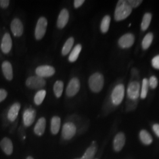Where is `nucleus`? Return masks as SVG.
Here are the masks:
<instances>
[{"mask_svg": "<svg viewBox=\"0 0 159 159\" xmlns=\"http://www.w3.org/2000/svg\"><path fill=\"white\" fill-rule=\"evenodd\" d=\"M21 108V104L18 102H14L8 109L7 114V119L10 122H14L17 119Z\"/></svg>", "mask_w": 159, "mask_h": 159, "instance_id": "15", "label": "nucleus"}, {"mask_svg": "<svg viewBox=\"0 0 159 159\" xmlns=\"http://www.w3.org/2000/svg\"><path fill=\"white\" fill-rule=\"evenodd\" d=\"M132 80L129 83L127 94L129 100L133 101H137L140 95V83L139 81V75L137 70L133 68L131 70Z\"/></svg>", "mask_w": 159, "mask_h": 159, "instance_id": "1", "label": "nucleus"}, {"mask_svg": "<svg viewBox=\"0 0 159 159\" xmlns=\"http://www.w3.org/2000/svg\"><path fill=\"white\" fill-rule=\"evenodd\" d=\"M10 29L14 36L20 37L23 34L24 25L22 21L18 18H15L12 20Z\"/></svg>", "mask_w": 159, "mask_h": 159, "instance_id": "11", "label": "nucleus"}, {"mask_svg": "<svg viewBox=\"0 0 159 159\" xmlns=\"http://www.w3.org/2000/svg\"><path fill=\"white\" fill-rule=\"evenodd\" d=\"M148 80V84H149V87L152 89H155L157 87L158 85V80L157 77L154 75H152L150 77Z\"/></svg>", "mask_w": 159, "mask_h": 159, "instance_id": "31", "label": "nucleus"}, {"mask_svg": "<svg viewBox=\"0 0 159 159\" xmlns=\"http://www.w3.org/2000/svg\"><path fill=\"white\" fill-rule=\"evenodd\" d=\"M64 90V83L61 80H57L53 86V91L55 96L60 98L63 94Z\"/></svg>", "mask_w": 159, "mask_h": 159, "instance_id": "24", "label": "nucleus"}, {"mask_svg": "<svg viewBox=\"0 0 159 159\" xmlns=\"http://www.w3.org/2000/svg\"><path fill=\"white\" fill-rule=\"evenodd\" d=\"M152 64L153 68L159 70V54L153 58L152 60Z\"/></svg>", "mask_w": 159, "mask_h": 159, "instance_id": "33", "label": "nucleus"}, {"mask_svg": "<svg viewBox=\"0 0 159 159\" xmlns=\"http://www.w3.org/2000/svg\"><path fill=\"white\" fill-rule=\"evenodd\" d=\"M12 47V41L11 35L9 33H6L4 34L1 40V50L4 54H7L11 51Z\"/></svg>", "mask_w": 159, "mask_h": 159, "instance_id": "14", "label": "nucleus"}, {"mask_svg": "<svg viewBox=\"0 0 159 159\" xmlns=\"http://www.w3.org/2000/svg\"><path fill=\"white\" fill-rule=\"evenodd\" d=\"M137 103V101H133V100H129L127 103V108L129 110L134 109L136 107Z\"/></svg>", "mask_w": 159, "mask_h": 159, "instance_id": "35", "label": "nucleus"}, {"mask_svg": "<svg viewBox=\"0 0 159 159\" xmlns=\"http://www.w3.org/2000/svg\"><path fill=\"white\" fill-rule=\"evenodd\" d=\"M61 119L58 116H54L51 120V132L53 135H56L60 129Z\"/></svg>", "mask_w": 159, "mask_h": 159, "instance_id": "20", "label": "nucleus"}, {"mask_svg": "<svg viewBox=\"0 0 159 159\" xmlns=\"http://www.w3.org/2000/svg\"><path fill=\"white\" fill-rule=\"evenodd\" d=\"M36 117V111L32 107L24 110L23 115V124L25 127H30L33 124Z\"/></svg>", "mask_w": 159, "mask_h": 159, "instance_id": "10", "label": "nucleus"}, {"mask_svg": "<svg viewBox=\"0 0 159 159\" xmlns=\"http://www.w3.org/2000/svg\"><path fill=\"white\" fill-rule=\"evenodd\" d=\"M104 84V79L102 74L95 73L92 74L89 79V85L93 93H99L102 91Z\"/></svg>", "mask_w": 159, "mask_h": 159, "instance_id": "3", "label": "nucleus"}, {"mask_svg": "<svg viewBox=\"0 0 159 159\" xmlns=\"http://www.w3.org/2000/svg\"><path fill=\"white\" fill-rule=\"evenodd\" d=\"M82 50V46L80 44H78L75 46L72 50L71 52H70V54L68 57V61L70 63H74L79 57L80 54Z\"/></svg>", "mask_w": 159, "mask_h": 159, "instance_id": "22", "label": "nucleus"}, {"mask_svg": "<svg viewBox=\"0 0 159 159\" xmlns=\"http://www.w3.org/2000/svg\"><path fill=\"white\" fill-rule=\"evenodd\" d=\"M111 22V17L108 15H106L102 20L101 24H100V30L102 33H106L108 32V30L110 28V25Z\"/></svg>", "mask_w": 159, "mask_h": 159, "instance_id": "25", "label": "nucleus"}, {"mask_svg": "<svg viewBox=\"0 0 159 159\" xmlns=\"http://www.w3.org/2000/svg\"><path fill=\"white\" fill-rule=\"evenodd\" d=\"M132 9L127 1L120 0L116 5L114 11L115 20L120 21L125 20L131 14Z\"/></svg>", "mask_w": 159, "mask_h": 159, "instance_id": "2", "label": "nucleus"}, {"mask_svg": "<svg viewBox=\"0 0 159 159\" xmlns=\"http://www.w3.org/2000/svg\"><path fill=\"white\" fill-rule=\"evenodd\" d=\"M84 0H75L74 1V7L75 8H79L84 3Z\"/></svg>", "mask_w": 159, "mask_h": 159, "instance_id": "37", "label": "nucleus"}, {"mask_svg": "<svg viewBox=\"0 0 159 159\" xmlns=\"http://www.w3.org/2000/svg\"><path fill=\"white\" fill-rule=\"evenodd\" d=\"M152 16L150 12H146L143 17L142 21L141 23V29L142 31H146L148 30L152 21Z\"/></svg>", "mask_w": 159, "mask_h": 159, "instance_id": "27", "label": "nucleus"}, {"mask_svg": "<svg viewBox=\"0 0 159 159\" xmlns=\"http://www.w3.org/2000/svg\"><path fill=\"white\" fill-rule=\"evenodd\" d=\"M139 136H140V139L143 144L146 145H149L152 143L153 141L152 137L151 136V135L147 131L142 130L140 132Z\"/></svg>", "mask_w": 159, "mask_h": 159, "instance_id": "28", "label": "nucleus"}, {"mask_svg": "<svg viewBox=\"0 0 159 159\" xmlns=\"http://www.w3.org/2000/svg\"><path fill=\"white\" fill-rule=\"evenodd\" d=\"M97 152V144L96 143L93 142L91 145L87 148L82 157V159H93Z\"/></svg>", "mask_w": 159, "mask_h": 159, "instance_id": "21", "label": "nucleus"}, {"mask_svg": "<svg viewBox=\"0 0 159 159\" xmlns=\"http://www.w3.org/2000/svg\"><path fill=\"white\" fill-rule=\"evenodd\" d=\"M125 87L123 84H119L114 88L111 94V102L114 106H119L125 97Z\"/></svg>", "mask_w": 159, "mask_h": 159, "instance_id": "4", "label": "nucleus"}, {"mask_svg": "<svg viewBox=\"0 0 159 159\" xmlns=\"http://www.w3.org/2000/svg\"><path fill=\"white\" fill-rule=\"evenodd\" d=\"M77 131L76 126L72 122L66 123L62 127L61 136L64 140H71L75 136Z\"/></svg>", "mask_w": 159, "mask_h": 159, "instance_id": "7", "label": "nucleus"}, {"mask_svg": "<svg viewBox=\"0 0 159 159\" xmlns=\"http://www.w3.org/2000/svg\"><path fill=\"white\" fill-rule=\"evenodd\" d=\"M82 159L81 158H76V159Z\"/></svg>", "mask_w": 159, "mask_h": 159, "instance_id": "40", "label": "nucleus"}, {"mask_svg": "<svg viewBox=\"0 0 159 159\" xmlns=\"http://www.w3.org/2000/svg\"><path fill=\"white\" fill-rule=\"evenodd\" d=\"M128 4L130 5L132 8H137L140 6L143 2L142 0H129L127 1Z\"/></svg>", "mask_w": 159, "mask_h": 159, "instance_id": "32", "label": "nucleus"}, {"mask_svg": "<svg viewBox=\"0 0 159 159\" xmlns=\"http://www.w3.org/2000/svg\"><path fill=\"white\" fill-rule=\"evenodd\" d=\"M46 120L42 117L38 120L34 127V132L35 135L38 136H42L46 130Z\"/></svg>", "mask_w": 159, "mask_h": 159, "instance_id": "19", "label": "nucleus"}, {"mask_svg": "<svg viewBox=\"0 0 159 159\" xmlns=\"http://www.w3.org/2000/svg\"><path fill=\"white\" fill-rule=\"evenodd\" d=\"M1 70L4 77L8 81L13 79V68L11 63L8 61H4L1 64Z\"/></svg>", "mask_w": 159, "mask_h": 159, "instance_id": "17", "label": "nucleus"}, {"mask_svg": "<svg viewBox=\"0 0 159 159\" xmlns=\"http://www.w3.org/2000/svg\"><path fill=\"white\" fill-rule=\"evenodd\" d=\"M74 39L73 37H71L68 38L66 43H64L62 48L61 54L63 56H67L68 53L70 52L71 50L73 48V46L74 45Z\"/></svg>", "mask_w": 159, "mask_h": 159, "instance_id": "23", "label": "nucleus"}, {"mask_svg": "<svg viewBox=\"0 0 159 159\" xmlns=\"http://www.w3.org/2000/svg\"><path fill=\"white\" fill-rule=\"evenodd\" d=\"M46 93H47V92L46 90H43V89L40 90L39 91H38L36 93L34 97V102L35 105L40 106L43 103L44 100L45 99Z\"/></svg>", "mask_w": 159, "mask_h": 159, "instance_id": "26", "label": "nucleus"}, {"mask_svg": "<svg viewBox=\"0 0 159 159\" xmlns=\"http://www.w3.org/2000/svg\"><path fill=\"white\" fill-rule=\"evenodd\" d=\"M25 85L30 89L37 90L42 89L46 85V81L37 75L31 76L26 80Z\"/></svg>", "mask_w": 159, "mask_h": 159, "instance_id": "6", "label": "nucleus"}, {"mask_svg": "<svg viewBox=\"0 0 159 159\" xmlns=\"http://www.w3.org/2000/svg\"><path fill=\"white\" fill-rule=\"evenodd\" d=\"M69 20V12L67 8H63L57 18V26L59 29H63L66 26Z\"/></svg>", "mask_w": 159, "mask_h": 159, "instance_id": "16", "label": "nucleus"}, {"mask_svg": "<svg viewBox=\"0 0 159 159\" xmlns=\"http://www.w3.org/2000/svg\"><path fill=\"white\" fill-rule=\"evenodd\" d=\"M148 88H149L148 80V79L144 78L143 80L142 89H141L140 95V97L142 99H144L146 98L148 95Z\"/></svg>", "mask_w": 159, "mask_h": 159, "instance_id": "30", "label": "nucleus"}, {"mask_svg": "<svg viewBox=\"0 0 159 159\" xmlns=\"http://www.w3.org/2000/svg\"><path fill=\"white\" fill-rule=\"evenodd\" d=\"M8 96V93L5 89H0V102H2L6 100Z\"/></svg>", "mask_w": 159, "mask_h": 159, "instance_id": "34", "label": "nucleus"}, {"mask_svg": "<svg viewBox=\"0 0 159 159\" xmlns=\"http://www.w3.org/2000/svg\"><path fill=\"white\" fill-rule=\"evenodd\" d=\"M153 34L152 33H148L144 37L142 41V48L143 50H148L150 47L153 42Z\"/></svg>", "mask_w": 159, "mask_h": 159, "instance_id": "29", "label": "nucleus"}, {"mask_svg": "<svg viewBox=\"0 0 159 159\" xmlns=\"http://www.w3.org/2000/svg\"><path fill=\"white\" fill-rule=\"evenodd\" d=\"M48 21L46 17H41L37 21L35 29V38L37 40H41L45 35L47 28Z\"/></svg>", "mask_w": 159, "mask_h": 159, "instance_id": "5", "label": "nucleus"}, {"mask_svg": "<svg viewBox=\"0 0 159 159\" xmlns=\"http://www.w3.org/2000/svg\"><path fill=\"white\" fill-rule=\"evenodd\" d=\"M35 74L41 78L50 77L54 75L56 70L54 67L49 65H42L40 66L35 69Z\"/></svg>", "mask_w": 159, "mask_h": 159, "instance_id": "8", "label": "nucleus"}, {"mask_svg": "<svg viewBox=\"0 0 159 159\" xmlns=\"http://www.w3.org/2000/svg\"><path fill=\"white\" fill-rule=\"evenodd\" d=\"M0 148L3 153L7 156H11L14 150V146L11 140L5 137L0 141Z\"/></svg>", "mask_w": 159, "mask_h": 159, "instance_id": "13", "label": "nucleus"}, {"mask_svg": "<svg viewBox=\"0 0 159 159\" xmlns=\"http://www.w3.org/2000/svg\"><path fill=\"white\" fill-rule=\"evenodd\" d=\"M26 159H34V158L33 157H31V156H28Z\"/></svg>", "mask_w": 159, "mask_h": 159, "instance_id": "39", "label": "nucleus"}, {"mask_svg": "<svg viewBox=\"0 0 159 159\" xmlns=\"http://www.w3.org/2000/svg\"><path fill=\"white\" fill-rule=\"evenodd\" d=\"M134 41V35L131 33H127L124 34L120 38L118 44L122 48H129L133 46Z\"/></svg>", "mask_w": 159, "mask_h": 159, "instance_id": "12", "label": "nucleus"}, {"mask_svg": "<svg viewBox=\"0 0 159 159\" xmlns=\"http://www.w3.org/2000/svg\"><path fill=\"white\" fill-rule=\"evenodd\" d=\"M125 138L124 133H119L114 139V149L116 152H120L125 144Z\"/></svg>", "mask_w": 159, "mask_h": 159, "instance_id": "18", "label": "nucleus"}, {"mask_svg": "<svg viewBox=\"0 0 159 159\" xmlns=\"http://www.w3.org/2000/svg\"><path fill=\"white\" fill-rule=\"evenodd\" d=\"M80 89V82L79 80L74 77L70 80L66 89V94L68 97H72L75 96Z\"/></svg>", "mask_w": 159, "mask_h": 159, "instance_id": "9", "label": "nucleus"}, {"mask_svg": "<svg viewBox=\"0 0 159 159\" xmlns=\"http://www.w3.org/2000/svg\"><path fill=\"white\" fill-rule=\"evenodd\" d=\"M153 130L156 136L159 137V124H155L153 125Z\"/></svg>", "mask_w": 159, "mask_h": 159, "instance_id": "38", "label": "nucleus"}, {"mask_svg": "<svg viewBox=\"0 0 159 159\" xmlns=\"http://www.w3.org/2000/svg\"><path fill=\"white\" fill-rule=\"evenodd\" d=\"M10 2L9 0H0V7L3 9H6L10 5Z\"/></svg>", "mask_w": 159, "mask_h": 159, "instance_id": "36", "label": "nucleus"}]
</instances>
